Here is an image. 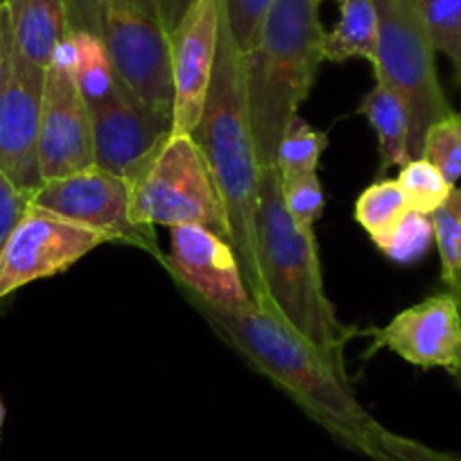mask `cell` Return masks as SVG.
Masks as SVG:
<instances>
[{"instance_id":"30","label":"cell","mask_w":461,"mask_h":461,"mask_svg":"<svg viewBox=\"0 0 461 461\" xmlns=\"http://www.w3.org/2000/svg\"><path fill=\"white\" fill-rule=\"evenodd\" d=\"M30 206V194L21 193L3 172H0V249L5 247L7 238L19 224L23 212Z\"/></svg>"},{"instance_id":"33","label":"cell","mask_w":461,"mask_h":461,"mask_svg":"<svg viewBox=\"0 0 461 461\" xmlns=\"http://www.w3.org/2000/svg\"><path fill=\"white\" fill-rule=\"evenodd\" d=\"M127 5H131L134 10L143 12V14L152 16V19L161 21L158 19V5H157V0H125Z\"/></svg>"},{"instance_id":"1","label":"cell","mask_w":461,"mask_h":461,"mask_svg":"<svg viewBox=\"0 0 461 461\" xmlns=\"http://www.w3.org/2000/svg\"><path fill=\"white\" fill-rule=\"evenodd\" d=\"M190 301L236 351L337 441L374 461L384 459V425L357 401L346 366L332 362L308 337L256 301L230 310Z\"/></svg>"},{"instance_id":"2","label":"cell","mask_w":461,"mask_h":461,"mask_svg":"<svg viewBox=\"0 0 461 461\" xmlns=\"http://www.w3.org/2000/svg\"><path fill=\"white\" fill-rule=\"evenodd\" d=\"M194 143L208 163L230 226V247L236 251L251 299L263 296V278L256 238L260 167L247 102L245 55L238 50L221 14L215 70L203 104L202 121L193 131Z\"/></svg>"},{"instance_id":"34","label":"cell","mask_w":461,"mask_h":461,"mask_svg":"<svg viewBox=\"0 0 461 461\" xmlns=\"http://www.w3.org/2000/svg\"><path fill=\"white\" fill-rule=\"evenodd\" d=\"M446 285H447V292H450V294L455 296L456 305H459V312H461V269L455 274V276L450 278V281L446 283Z\"/></svg>"},{"instance_id":"19","label":"cell","mask_w":461,"mask_h":461,"mask_svg":"<svg viewBox=\"0 0 461 461\" xmlns=\"http://www.w3.org/2000/svg\"><path fill=\"white\" fill-rule=\"evenodd\" d=\"M68 34L75 43V82L88 109L95 111L121 91L122 82L115 75L100 30L91 25H75Z\"/></svg>"},{"instance_id":"35","label":"cell","mask_w":461,"mask_h":461,"mask_svg":"<svg viewBox=\"0 0 461 461\" xmlns=\"http://www.w3.org/2000/svg\"><path fill=\"white\" fill-rule=\"evenodd\" d=\"M3 423H5V405L0 401V432H3Z\"/></svg>"},{"instance_id":"20","label":"cell","mask_w":461,"mask_h":461,"mask_svg":"<svg viewBox=\"0 0 461 461\" xmlns=\"http://www.w3.org/2000/svg\"><path fill=\"white\" fill-rule=\"evenodd\" d=\"M410 212L407 199L396 179H383L362 190L356 202V221L369 233L371 240L389 236L402 217Z\"/></svg>"},{"instance_id":"13","label":"cell","mask_w":461,"mask_h":461,"mask_svg":"<svg viewBox=\"0 0 461 461\" xmlns=\"http://www.w3.org/2000/svg\"><path fill=\"white\" fill-rule=\"evenodd\" d=\"M369 335L374 348H387L419 369L455 374L461 366V312L447 290L401 310Z\"/></svg>"},{"instance_id":"16","label":"cell","mask_w":461,"mask_h":461,"mask_svg":"<svg viewBox=\"0 0 461 461\" xmlns=\"http://www.w3.org/2000/svg\"><path fill=\"white\" fill-rule=\"evenodd\" d=\"M14 52L30 64L50 66L57 46L68 34L66 0H5Z\"/></svg>"},{"instance_id":"37","label":"cell","mask_w":461,"mask_h":461,"mask_svg":"<svg viewBox=\"0 0 461 461\" xmlns=\"http://www.w3.org/2000/svg\"><path fill=\"white\" fill-rule=\"evenodd\" d=\"M337 3H339V0H337Z\"/></svg>"},{"instance_id":"21","label":"cell","mask_w":461,"mask_h":461,"mask_svg":"<svg viewBox=\"0 0 461 461\" xmlns=\"http://www.w3.org/2000/svg\"><path fill=\"white\" fill-rule=\"evenodd\" d=\"M411 3L434 52L447 57L456 86L461 88V0H411Z\"/></svg>"},{"instance_id":"31","label":"cell","mask_w":461,"mask_h":461,"mask_svg":"<svg viewBox=\"0 0 461 461\" xmlns=\"http://www.w3.org/2000/svg\"><path fill=\"white\" fill-rule=\"evenodd\" d=\"M12 57H14V39H12L10 12H7L5 0H0V91L10 75Z\"/></svg>"},{"instance_id":"9","label":"cell","mask_w":461,"mask_h":461,"mask_svg":"<svg viewBox=\"0 0 461 461\" xmlns=\"http://www.w3.org/2000/svg\"><path fill=\"white\" fill-rule=\"evenodd\" d=\"M30 203L57 217L106 233L115 242H130L157 258L152 229L131 220V190L122 176L88 166L73 175L43 181L30 197Z\"/></svg>"},{"instance_id":"15","label":"cell","mask_w":461,"mask_h":461,"mask_svg":"<svg viewBox=\"0 0 461 461\" xmlns=\"http://www.w3.org/2000/svg\"><path fill=\"white\" fill-rule=\"evenodd\" d=\"M91 118L95 166L122 179L172 134V115L139 100L125 86L91 111Z\"/></svg>"},{"instance_id":"5","label":"cell","mask_w":461,"mask_h":461,"mask_svg":"<svg viewBox=\"0 0 461 461\" xmlns=\"http://www.w3.org/2000/svg\"><path fill=\"white\" fill-rule=\"evenodd\" d=\"M125 181L131 190V220L139 226H206L230 245L224 202L193 134L172 131Z\"/></svg>"},{"instance_id":"8","label":"cell","mask_w":461,"mask_h":461,"mask_svg":"<svg viewBox=\"0 0 461 461\" xmlns=\"http://www.w3.org/2000/svg\"><path fill=\"white\" fill-rule=\"evenodd\" d=\"M106 242L115 240L30 203L0 249V301L30 283L68 272Z\"/></svg>"},{"instance_id":"3","label":"cell","mask_w":461,"mask_h":461,"mask_svg":"<svg viewBox=\"0 0 461 461\" xmlns=\"http://www.w3.org/2000/svg\"><path fill=\"white\" fill-rule=\"evenodd\" d=\"M256 238L263 278L258 305L285 319L319 351L344 366V346L356 328L337 317L328 299L314 230L296 224L287 212L276 166L260 172Z\"/></svg>"},{"instance_id":"28","label":"cell","mask_w":461,"mask_h":461,"mask_svg":"<svg viewBox=\"0 0 461 461\" xmlns=\"http://www.w3.org/2000/svg\"><path fill=\"white\" fill-rule=\"evenodd\" d=\"M281 188L283 202H285V208L292 220L296 224L314 229L319 217L323 215V206H326V197H323V188L317 172L314 175H299L281 179Z\"/></svg>"},{"instance_id":"24","label":"cell","mask_w":461,"mask_h":461,"mask_svg":"<svg viewBox=\"0 0 461 461\" xmlns=\"http://www.w3.org/2000/svg\"><path fill=\"white\" fill-rule=\"evenodd\" d=\"M434 242V226L432 217L420 215V212L410 211L401 220V224L389 233L380 238L374 245L387 256L389 260L398 265H414L428 254V249Z\"/></svg>"},{"instance_id":"10","label":"cell","mask_w":461,"mask_h":461,"mask_svg":"<svg viewBox=\"0 0 461 461\" xmlns=\"http://www.w3.org/2000/svg\"><path fill=\"white\" fill-rule=\"evenodd\" d=\"M220 25L221 0H194L167 32L175 84L172 131L176 134H193L202 121L220 48Z\"/></svg>"},{"instance_id":"7","label":"cell","mask_w":461,"mask_h":461,"mask_svg":"<svg viewBox=\"0 0 461 461\" xmlns=\"http://www.w3.org/2000/svg\"><path fill=\"white\" fill-rule=\"evenodd\" d=\"M95 10L97 30L122 86L154 109L172 115L170 39L161 21L134 10L125 0H95Z\"/></svg>"},{"instance_id":"11","label":"cell","mask_w":461,"mask_h":461,"mask_svg":"<svg viewBox=\"0 0 461 461\" xmlns=\"http://www.w3.org/2000/svg\"><path fill=\"white\" fill-rule=\"evenodd\" d=\"M43 86L46 68L14 52L10 75L0 91V172L30 197L43 184L39 167Z\"/></svg>"},{"instance_id":"25","label":"cell","mask_w":461,"mask_h":461,"mask_svg":"<svg viewBox=\"0 0 461 461\" xmlns=\"http://www.w3.org/2000/svg\"><path fill=\"white\" fill-rule=\"evenodd\" d=\"M420 157L428 158L450 185L461 179V113H450L434 122L423 140Z\"/></svg>"},{"instance_id":"22","label":"cell","mask_w":461,"mask_h":461,"mask_svg":"<svg viewBox=\"0 0 461 461\" xmlns=\"http://www.w3.org/2000/svg\"><path fill=\"white\" fill-rule=\"evenodd\" d=\"M326 143V134L314 130L303 115L296 113L276 149V170L281 179L314 175L319 170V161H321Z\"/></svg>"},{"instance_id":"18","label":"cell","mask_w":461,"mask_h":461,"mask_svg":"<svg viewBox=\"0 0 461 461\" xmlns=\"http://www.w3.org/2000/svg\"><path fill=\"white\" fill-rule=\"evenodd\" d=\"M360 113L378 136L380 175L393 166H405L410 161V115L405 102L383 82H375L362 97Z\"/></svg>"},{"instance_id":"4","label":"cell","mask_w":461,"mask_h":461,"mask_svg":"<svg viewBox=\"0 0 461 461\" xmlns=\"http://www.w3.org/2000/svg\"><path fill=\"white\" fill-rule=\"evenodd\" d=\"M321 0H274L260 41L245 57L247 102L260 167L276 166V149L308 100L323 61Z\"/></svg>"},{"instance_id":"6","label":"cell","mask_w":461,"mask_h":461,"mask_svg":"<svg viewBox=\"0 0 461 461\" xmlns=\"http://www.w3.org/2000/svg\"><path fill=\"white\" fill-rule=\"evenodd\" d=\"M378 10L375 82L392 88L410 115V158H420L429 127L450 113L437 75L434 48L411 0H374Z\"/></svg>"},{"instance_id":"36","label":"cell","mask_w":461,"mask_h":461,"mask_svg":"<svg viewBox=\"0 0 461 461\" xmlns=\"http://www.w3.org/2000/svg\"><path fill=\"white\" fill-rule=\"evenodd\" d=\"M450 375H452V378H455V383L459 384V387H461V366H459V369L455 371V374H450Z\"/></svg>"},{"instance_id":"27","label":"cell","mask_w":461,"mask_h":461,"mask_svg":"<svg viewBox=\"0 0 461 461\" xmlns=\"http://www.w3.org/2000/svg\"><path fill=\"white\" fill-rule=\"evenodd\" d=\"M272 3L274 0H221V14L230 37L245 57L258 46Z\"/></svg>"},{"instance_id":"26","label":"cell","mask_w":461,"mask_h":461,"mask_svg":"<svg viewBox=\"0 0 461 461\" xmlns=\"http://www.w3.org/2000/svg\"><path fill=\"white\" fill-rule=\"evenodd\" d=\"M434 242L441 258L443 283L450 281L461 269V188H452L450 197L432 212Z\"/></svg>"},{"instance_id":"32","label":"cell","mask_w":461,"mask_h":461,"mask_svg":"<svg viewBox=\"0 0 461 461\" xmlns=\"http://www.w3.org/2000/svg\"><path fill=\"white\" fill-rule=\"evenodd\" d=\"M194 0H157L158 5V19L161 25L166 28V32H170L176 23L181 21V16L188 12V7L193 5Z\"/></svg>"},{"instance_id":"23","label":"cell","mask_w":461,"mask_h":461,"mask_svg":"<svg viewBox=\"0 0 461 461\" xmlns=\"http://www.w3.org/2000/svg\"><path fill=\"white\" fill-rule=\"evenodd\" d=\"M398 185L402 188L410 211L420 215H432L437 208L446 203L455 185L443 179L441 172L428 161V158H410L405 166H401Z\"/></svg>"},{"instance_id":"29","label":"cell","mask_w":461,"mask_h":461,"mask_svg":"<svg viewBox=\"0 0 461 461\" xmlns=\"http://www.w3.org/2000/svg\"><path fill=\"white\" fill-rule=\"evenodd\" d=\"M383 461H461L459 455L437 450V447L425 446L416 438L389 432L387 428L383 432Z\"/></svg>"},{"instance_id":"12","label":"cell","mask_w":461,"mask_h":461,"mask_svg":"<svg viewBox=\"0 0 461 461\" xmlns=\"http://www.w3.org/2000/svg\"><path fill=\"white\" fill-rule=\"evenodd\" d=\"M163 263L199 303L230 310L254 301L233 247L206 226H172Z\"/></svg>"},{"instance_id":"14","label":"cell","mask_w":461,"mask_h":461,"mask_svg":"<svg viewBox=\"0 0 461 461\" xmlns=\"http://www.w3.org/2000/svg\"><path fill=\"white\" fill-rule=\"evenodd\" d=\"M88 166H95L91 109L79 93L75 75L50 66L46 70L39 130L41 179H59Z\"/></svg>"},{"instance_id":"17","label":"cell","mask_w":461,"mask_h":461,"mask_svg":"<svg viewBox=\"0 0 461 461\" xmlns=\"http://www.w3.org/2000/svg\"><path fill=\"white\" fill-rule=\"evenodd\" d=\"M323 61L341 64L365 59L371 66L378 57V10L374 0H339V19L323 34Z\"/></svg>"}]
</instances>
